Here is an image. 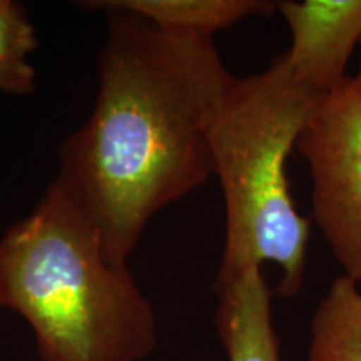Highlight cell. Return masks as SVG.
<instances>
[{
  "mask_svg": "<svg viewBox=\"0 0 361 361\" xmlns=\"http://www.w3.org/2000/svg\"><path fill=\"white\" fill-rule=\"evenodd\" d=\"M97 97L59 147V173L96 226L104 252L128 264L149 221L213 176L211 129L236 78L213 39L107 6Z\"/></svg>",
  "mask_w": 361,
  "mask_h": 361,
  "instance_id": "cell-1",
  "label": "cell"
},
{
  "mask_svg": "<svg viewBox=\"0 0 361 361\" xmlns=\"http://www.w3.org/2000/svg\"><path fill=\"white\" fill-rule=\"evenodd\" d=\"M0 308L29 323L40 361H142L157 346L152 305L57 178L0 238Z\"/></svg>",
  "mask_w": 361,
  "mask_h": 361,
  "instance_id": "cell-2",
  "label": "cell"
},
{
  "mask_svg": "<svg viewBox=\"0 0 361 361\" xmlns=\"http://www.w3.org/2000/svg\"><path fill=\"white\" fill-rule=\"evenodd\" d=\"M324 96L296 78L284 56L238 79L211 129L213 174L224 197L226 236L214 284L274 263L278 293L295 296L305 278L310 219L298 213L286 161Z\"/></svg>",
  "mask_w": 361,
  "mask_h": 361,
  "instance_id": "cell-3",
  "label": "cell"
},
{
  "mask_svg": "<svg viewBox=\"0 0 361 361\" xmlns=\"http://www.w3.org/2000/svg\"><path fill=\"white\" fill-rule=\"evenodd\" d=\"M296 149L310 166L313 218L343 276L361 281V87L348 78L323 97Z\"/></svg>",
  "mask_w": 361,
  "mask_h": 361,
  "instance_id": "cell-4",
  "label": "cell"
},
{
  "mask_svg": "<svg viewBox=\"0 0 361 361\" xmlns=\"http://www.w3.org/2000/svg\"><path fill=\"white\" fill-rule=\"evenodd\" d=\"M278 11L291 32L284 59L301 82L328 96L348 79L346 66L361 44V0H283Z\"/></svg>",
  "mask_w": 361,
  "mask_h": 361,
  "instance_id": "cell-5",
  "label": "cell"
},
{
  "mask_svg": "<svg viewBox=\"0 0 361 361\" xmlns=\"http://www.w3.org/2000/svg\"><path fill=\"white\" fill-rule=\"evenodd\" d=\"M214 323L229 361H281L273 326L271 290L261 268H250L214 284Z\"/></svg>",
  "mask_w": 361,
  "mask_h": 361,
  "instance_id": "cell-6",
  "label": "cell"
},
{
  "mask_svg": "<svg viewBox=\"0 0 361 361\" xmlns=\"http://www.w3.org/2000/svg\"><path fill=\"white\" fill-rule=\"evenodd\" d=\"M106 4L162 29L209 39L250 17H266L278 11V2L269 0H109Z\"/></svg>",
  "mask_w": 361,
  "mask_h": 361,
  "instance_id": "cell-7",
  "label": "cell"
},
{
  "mask_svg": "<svg viewBox=\"0 0 361 361\" xmlns=\"http://www.w3.org/2000/svg\"><path fill=\"white\" fill-rule=\"evenodd\" d=\"M310 361H361V291L340 276L311 319Z\"/></svg>",
  "mask_w": 361,
  "mask_h": 361,
  "instance_id": "cell-8",
  "label": "cell"
},
{
  "mask_svg": "<svg viewBox=\"0 0 361 361\" xmlns=\"http://www.w3.org/2000/svg\"><path fill=\"white\" fill-rule=\"evenodd\" d=\"M39 47L27 11L13 0H0V62H29Z\"/></svg>",
  "mask_w": 361,
  "mask_h": 361,
  "instance_id": "cell-9",
  "label": "cell"
},
{
  "mask_svg": "<svg viewBox=\"0 0 361 361\" xmlns=\"http://www.w3.org/2000/svg\"><path fill=\"white\" fill-rule=\"evenodd\" d=\"M37 87V72L30 62H0V92L27 96Z\"/></svg>",
  "mask_w": 361,
  "mask_h": 361,
  "instance_id": "cell-10",
  "label": "cell"
},
{
  "mask_svg": "<svg viewBox=\"0 0 361 361\" xmlns=\"http://www.w3.org/2000/svg\"><path fill=\"white\" fill-rule=\"evenodd\" d=\"M360 45H361V44H360ZM355 79L358 80V84H360V87H361V66H360V72H358V75H356Z\"/></svg>",
  "mask_w": 361,
  "mask_h": 361,
  "instance_id": "cell-11",
  "label": "cell"
}]
</instances>
